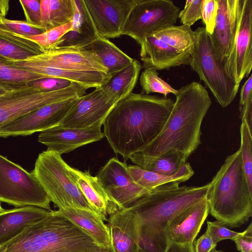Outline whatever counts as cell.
I'll list each match as a JSON object with an SVG mask.
<instances>
[{"mask_svg": "<svg viewBox=\"0 0 252 252\" xmlns=\"http://www.w3.org/2000/svg\"><path fill=\"white\" fill-rule=\"evenodd\" d=\"M209 214V204L206 198L179 212L166 228L168 243L193 245Z\"/></svg>", "mask_w": 252, "mask_h": 252, "instance_id": "19", "label": "cell"}, {"mask_svg": "<svg viewBox=\"0 0 252 252\" xmlns=\"http://www.w3.org/2000/svg\"><path fill=\"white\" fill-rule=\"evenodd\" d=\"M217 1V15L214 30L211 36L217 58L224 65L227 74L232 78L233 52L240 2V0Z\"/></svg>", "mask_w": 252, "mask_h": 252, "instance_id": "11", "label": "cell"}, {"mask_svg": "<svg viewBox=\"0 0 252 252\" xmlns=\"http://www.w3.org/2000/svg\"><path fill=\"white\" fill-rule=\"evenodd\" d=\"M87 89L72 82L54 91L45 92L31 85L9 91L0 96V128L45 105L83 95Z\"/></svg>", "mask_w": 252, "mask_h": 252, "instance_id": "9", "label": "cell"}, {"mask_svg": "<svg viewBox=\"0 0 252 252\" xmlns=\"http://www.w3.org/2000/svg\"><path fill=\"white\" fill-rule=\"evenodd\" d=\"M210 252H224L222 251L217 250L216 248L212 249Z\"/></svg>", "mask_w": 252, "mask_h": 252, "instance_id": "53", "label": "cell"}, {"mask_svg": "<svg viewBox=\"0 0 252 252\" xmlns=\"http://www.w3.org/2000/svg\"><path fill=\"white\" fill-rule=\"evenodd\" d=\"M72 176L85 197L95 212L105 221L119 208L103 188L96 176L89 171L71 168Z\"/></svg>", "mask_w": 252, "mask_h": 252, "instance_id": "24", "label": "cell"}, {"mask_svg": "<svg viewBox=\"0 0 252 252\" xmlns=\"http://www.w3.org/2000/svg\"><path fill=\"white\" fill-rule=\"evenodd\" d=\"M180 184L171 182L156 187L129 207L139 224V252H164L169 222L182 210L205 198L210 182L199 187Z\"/></svg>", "mask_w": 252, "mask_h": 252, "instance_id": "3", "label": "cell"}, {"mask_svg": "<svg viewBox=\"0 0 252 252\" xmlns=\"http://www.w3.org/2000/svg\"><path fill=\"white\" fill-rule=\"evenodd\" d=\"M96 252H114V251L111 246L110 247L108 248L100 247L99 249L97 251H96Z\"/></svg>", "mask_w": 252, "mask_h": 252, "instance_id": "50", "label": "cell"}, {"mask_svg": "<svg viewBox=\"0 0 252 252\" xmlns=\"http://www.w3.org/2000/svg\"><path fill=\"white\" fill-rule=\"evenodd\" d=\"M157 70L145 68L142 72L140 77V84L143 93L149 94L152 93H158L167 97L169 94H173L175 95L178 93V90L172 88L169 84L165 82L158 76Z\"/></svg>", "mask_w": 252, "mask_h": 252, "instance_id": "35", "label": "cell"}, {"mask_svg": "<svg viewBox=\"0 0 252 252\" xmlns=\"http://www.w3.org/2000/svg\"><path fill=\"white\" fill-rule=\"evenodd\" d=\"M239 111L241 121L246 122L252 129V97H250L243 106L239 107Z\"/></svg>", "mask_w": 252, "mask_h": 252, "instance_id": "46", "label": "cell"}, {"mask_svg": "<svg viewBox=\"0 0 252 252\" xmlns=\"http://www.w3.org/2000/svg\"><path fill=\"white\" fill-rule=\"evenodd\" d=\"M217 245V244L213 241L206 231L194 242L193 248L195 252H210L212 249L216 248Z\"/></svg>", "mask_w": 252, "mask_h": 252, "instance_id": "45", "label": "cell"}, {"mask_svg": "<svg viewBox=\"0 0 252 252\" xmlns=\"http://www.w3.org/2000/svg\"><path fill=\"white\" fill-rule=\"evenodd\" d=\"M203 0H186L184 9L178 14L182 25L191 27L195 22L202 19Z\"/></svg>", "mask_w": 252, "mask_h": 252, "instance_id": "39", "label": "cell"}, {"mask_svg": "<svg viewBox=\"0 0 252 252\" xmlns=\"http://www.w3.org/2000/svg\"><path fill=\"white\" fill-rule=\"evenodd\" d=\"M57 211L83 230L99 247H111L109 228L97 214L77 208L59 209Z\"/></svg>", "mask_w": 252, "mask_h": 252, "instance_id": "26", "label": "cell"}, {"mask_svg": "<svg viewBox=\"0 0 252 252\" xmlns=\"http://www.w3.org/2000/svg\"><path fill=\"white\" fill-rule=\"evenodd\" d=\"M142 68L139 62L133 59L131 63L111 76L102 87L119 101L132 93Z\"/></svg>", "mask_w": 252, "mask_h": 252, "instance_id": "31", "label": "cell"}, {"mask_svg": "<svg viewBox=\"0 0 252 252\" xmlns=\"http://www.w3.org/2000/svg\"><path fill=\"white\" fill-rule=\"evenodd\" d=\"M207 227L206 231L216 244L226 239L232 240L240 233L230 230L224 224L218 220L207 221Z\"/></svg>", "mask_w": 252, "mask_h": 252, "instance_id": "40", "label": "cell"}, {"mask_svg": "<svg viewBox=\"0 0 252 252\" xmlns=\"http://www.w3.org/2000/svg\"><path fill=\"white\" fill-rule=\"evenodd\" d=\"M107 221L114 252H139V224L132 210H119L110 215Z\"/></svg>", "mask_w": 252, "mask_h": 252, "instance_id": "20", "label": "cell"}, {"mask_svg": "<svg viewBox=\"0 0 252 252\" xmlns=\"http://www.w3.org/2000/svg\"><path fill=\"white\" fill-rule=\"evenodd\" d=\"M71 168L61 155L46 150L39 154L32 172L59 209L77 208L96 213L76 184Z\"/></svg>", "mask_w": 252, "mask_h": 252, "instance_id": "6", "label": "cell"}, {"mask_svg": "<svg viewBox=\"0 0 252 252\" xmlns=\"http://www.w3.org/2000/svg\"><path fill=\"white\" fill-rule=\"evenodd\" d=\"M179 12L180 8L170 0H136L123 35L141 45L147 37L174 26Z\"/></svg>", "mask_w": 252, "mask_h": 252, "instance_id": "10", "label": "cell"}, {"mask_svg": "<svg viewBox=\"0 0 252 252\" xmlns=\"http://www.w3.org/2000/svg\"><path fill=\"white\" fill-rule=\"evenodd\" d=\"M102 124L103 122H99L83 128L64 127L58 125L40 132L38 141L46 146L47 150L61 155L101 140L104 137L101 128Z\"/></svg>", "mask_w": 252, "mask_h": 252, "instance_id": "16", "label": "cell"}, {"mask_svg": "<svg viewBox=\"0 0 252 252\" xmlns=\"http://www.w3.org/2000/svg\"><path fill=\"white\" fill-rule=\"evenodd\" d=\"M172 110L159 133L141 151L157 157L177 153L187 162L201 143V126L212 101L206 89L192 82L178 90Z\"/></svg>", "mask_w": 252, "mask_h": 252, "instance_id": "2", "label": "cell"}, {"mask_svg": "<svg viewBox=\"0 0 252 252\" xmlns=\"http://www.w3.org/2000/svg\"><path fill=\"white\" fill-rule=\"evenodd\" d=\"M78 97L46 105L0 128V137L27 136L59 125Z\"/></svg>", "mask_w": 252, "mask_h": 252, "instance_id": "13", "label": "cell"}, {"mask_svg": "<svg viewBox=\"0 0 252 252\" xmlns=\"http://www.w3.org/2000/svg\"><path fill=\"white\" fill-rule=\"evenodd\" d=\"M25 61L66 70L98 71L107 73V70L99 58L86 49L65 48L55 49Z\"/></svg>", "mask_w": 252, "mask_h": 252, "instance_id": "17", "label": "cell"}, {"mask_svg": "<svg viewBox=\"0 0 252 252\" xmlns=\"http://www.w3.org/2000/svg\"><path fill=\"white\" fill-rule=\"evenodd\" d=\"M237 249L241 252H252V223L247 228L232 240Z\"/></svg>", "mask_w": 252, "mask_h": 252, "instance_id": "44", "label": "cell"}, {"mask_svg": "<svg viewBox=\"0 0 252 252\" xmlns=\"http://www.w3.org/2000/svg\"><path fill=\"white\" fill-rule=\"evenodd\" d=\"M3 25L9 31L17 34L28 37L39 35L45 32L41 27L31 24L26 21L1 19Z\"/></svg>", "mask_w": 252, "mask_h": 252, "instance_id": "38", "label": "cell"}, {"mask_svg": "<svg viewBox=\"0 0 252 252\" xmlns=\"http://www.w3.org/2000/svg\"><path fill=\"white\" fill-rule=\"evenodd\" d=\"M0 30H7L9 31L2 24L1 19H0Z\"/></svg>", "mask_w": 252, "mask_h": 252, "instance_id": "52", "label": "cell"}, {"mask_svg": "<svg viewBox=\"0 0 252 252\" xmlns=\"http://www.w3.org/2000/svg\"><path fill=\"white\" fill-rule=\"evenodd\" d=\"M72 22H70L50 29L39 35L26 37L35 42L44 52L56 49L57 45L62 37L72 29Z\"/></svg>", "mask_w": 252, "mask_h": 252, "instance_id": "37", "label": "cell"}, {"mask_svg": "<svg viewBox=\"0 0 252 252\" xmlns=\"http://www.w3.org/2000/svg\"><path fill=\"white\" fill-rule=\"evenodd\" d=\"M118 99L102 86L78 97L59 125L64 127L83 128L103 122Z\"/></svg>", "mask_w": 252, "mask_h": 252, "instance_id": "14", "label": "cell"}, {"mask_svg": "<svg viewBox=\"0 0 252 252\" xmlns=\"http://www.w3.org/2000/svg\"><path fill=\"white\" fill-rule=\"evenodd\" d=\"M142 68L169 70L181 65H189L192 51L181 52L152 34L140 45Z\"/></svg>", "mask_w": 252, "mask_h": 252, "instance_id": "21", "label": "cell"}, {"mask_svg": "<svg viewBox=\"0 0 252 252\" xmlns=\"http://www.w3.org/2000/svg\"><path fill=\"white\" fill-rule=\"evenodd\" d=\"M153 35L181 52L192 51L195 41L194 31L190 27L184 25H174Z\"/></svg>", "mask_w": 252, "mask_h": 252, "instance_id": "34", "label": "cell"}, {"mask_svg": "<svg viewBox=\"0 0 252 252\" xmlns=\"http://www.w3.org/2000/svg\"><path fill=\"white\" fill-rule=\"evenodd\" d=\"M44 53L35 42L10 31L0 30V55L12 61L25 60Z\"/></svg>", "mask_w": 252, "mask_h": 252, "instance_id": "27", "label": "cell"}, {"mask_svg": "<svg viewBox=\"0 0 252 252\" xmlns=\"http://www.w3.org/2000/svg\"><path fill=\"white\" fill-rule=\"evenodd\" d=\"M209 213L226 227H239L252 216V190L239 149L228 156L210 182L206 197Z\"/></svg>", "mask_w": 252, "mask_h": 252, "instance_id": "4", "label": "cell"}, {"mask_svg": "<svg viewBox=\"0 0 252 252\" xmlns=\"http://www.w3.org/2000/svg\"><path fill=\"white\" fill-rule=\"evenodd\" d=\"M136 165L147 171L165 175L176 173L186 162L176 152H167L152 157L137 152L129 158Z\"/></svg>", "mask_w": 252, "mask_h": 252, "instance_id": "30", "label": "cell"}, {"mask_svg": "<svg viewBox=\"0 0 252 252\" xmlns=\"http://www.w3.org/2000/svg\"><path fill=\"white\" fill-rule=\"evenodd\" d=\"M41 26L46 31L72 21V0H40Z\"/></svg>", "mask_w": 252, "mask_h": 252, "instance_id": "32", "label": "cell"}, {"mask_svg": "<svg viewBox=\"0 0 252 252\" xmlns=\"http://www.w3.org/2000/svg\"><path fill=\"white\" fill-rule=\"evenodd\" d=\"M10 91H12V90L0 86V96Z\"/></svg>", "mask_w": 252, "mask_h": 252, "instance_id": "51", "label": "cell"}, {"mask_svg": "<svg viewBox=\"0 0 252 252\" xmlns=\"http://www.w3.org/2000/svg\"><path fill=\"white\" fill-rule=\"evenodd\" d=\"M22 69L37 73L45 78H55L68 80L79 84L87 89L96 88L107 82L110 76L107 73L98 71L71 70L44 66L25 60L13 61Z\"/></svg>", "mask_w": 252, "mask_h": 252, "instance_id": "25", "label": "cell"}, {"mask_svg": "<svg viewBox=\"0 0 252 252\" xmlns=\"http://www.w3.org/2000/svg\"><path fill=\"white\" fill-rule=\"evenodd\" d=\"M3 210L4 209L1 207V204L0 203V213L2 212Z\"/></svg>", "mask_w": 252, "mask_h": 252, "instance_id": "54", "label": "cell"}, {"mask_svg": "<svg viewBox=\"0 0 252 252\" xmlns=\"http://www.w3.org/2000/svg\"><path fill=\"white\" fill-rule=\"evenodd\" d=\"M100 247L83 230L52 210L0 247V252H96Z\"/></svg>", "mask_w": 252, "mask_h": 252, "instance_id": "5", "label": "cell"}, {"mask_svg": "<svg viewBox=\"0 0 252 252\" xmlns=\"http://www.w3.org/2000/svg\"><path fill=\"white\" fill-rule=\"evenodd\" d=\"M96 177L120 210L130 207L150 190L138 185L130 175L126 163L115 158L107 161Z\"/></svg>", "mask_w": 252, "mask_h": 252, "instance_id": "12", "label": "cell"}, {"mask_svg": "<svg viewBox=\"0 0 252 252\" xmlns=\"http://www.w3.org/2000/svg\"><path fill=\"white\" fill-rule=\"evenodd\" d=\"M0 202L52 211L51 201L32 172L0 155Z\"/></svg>", "mask_w": 252, "mask_h": 252, "instance_id": "8", "label": "cell"}, {"mask_svg": "<svg viewBox=\"0 0 252 252\" xmlns=\"http://www.w3.org/2000/svg\"><path fill=\"white\" fill-rule=\"evenodd\" d=\"M218 5L217 0H203L202 20L206 31L212 34L215 26Z\"/></svg>", "mask_w": 252, "mask_h": 252, "instance_id": "41", "label": "cell"}, {"mask_svg": "<svg viewBox=\"0 0 252 252\" xmlns=\"http://www.w3.org/2000/svg\"><path fill=\"white\" fill-rule=\"evenodd\" d=\"M50 211L34 206L4 209L0 213V247L44 218Z\"/></svg>", "mask_w": 252, "mask_h": 252, "instance_id": "23", "label": "cell"}, {"mask_svg": "<svg viewBox=\"0 0 252 252\" xmlns=\"http://www.w3.org/2000/svg\"><path fill=\"white\" fill-rule=\"evenodd\" d=\"M164 252H195L193 245H182L168 242Z\"/></svg>", "mask_w": 252, "mask_h": 252, "instance_id": "48", "label": "cell"}, {"mask_svg": "<svg viewBox=\"0 0 252 252\" xmlns=\"http://www.w3.org/2000/svg\"><path fill=\"white\" fill-rule=\"evenodd\" d=\"M241 145L239 148L242 165L250 189L252 190V129L242 121L240 126Z\"/></svg>", "mask_w": 252, "mask_h": 252, "instance_id": "36", "label": "cell"}, {"mask_svg": "<svg viewBox=\"0 0 252 252\" xmlns=\"http://www.w3.org/2000/svg\"><path fill=\"white\" fill-rule=\"evenodd\" d=\"M240 9L233 52L232 77L239 85L252 71V0H240Z\"/></svg>", "mask_w": 252, "mask_h": 252, "instance_id": "18", "label": "cell"}, {"mask_svg": "<svg viewBox=\"0 0 252 252\" xmlns=\"http://www.w3.org/2000/svg\"><path fill=\"white\" fill-rule=\"evenodd\" d=\"M45 77L19 67L13 61L0 55V86L14 90L26 87L33 81Z\"/></svg>", "mask_w": 252, "mask_h": 252, "instance_id": "33", "label": "cell"}, {"mask_svg": "<svg viewBox=\"0 0 252 252\" xmlns=\"http://www.w3.org/2000/svg\"><path fill=\"white\" fill-rule=\"evenodd\" d=\"M175 100L131 93L119 101L103 122V133L114 152L126 162L159 133Z\"/></svg>", "mask_w": 252, "mask_h": 252, "instance_id": "1", "label": "cell"}, {"mask_svg": "<svg viewBox=\"0 0 252 252\" xmlns=\"http://www.w3.org/2000/svg\"><path fill=\"white\" fill-rule=\"evenodd\" d=\"M74 15L72 29L58 43L56 49H85L98 37V33L83 0H72Z\"/></svg>", "mask_w": 252, "mask_h": 252, "instance_id": "22", "label": "cell"}, {"mask_svg": "<svg viewBox=\"0 0 252 252\" xmlns=\"http://www.w3.org/2000/svg\"><path fill=\"white\" fill-rule=\"evenodd\" d=\"M98 32L106 38L123 35L136 0H83Z\"/></svg>", "mask_w": 252, "mask_h": 252, "instance_id": "15", "label": "cell"}, {"mask_svg": "<svg viewBox=\"0 0 252 252\" xmlns=\"http://www.w3.org/2000/svg\"><path fill=\"white\" fill-rule=\"evenodd\" d=\"M19 2L26 21L33 25L42 27L40 0H20Z\"/></svg>", "mask_w": 252, "mask_h": 252, "instance_id": "42", "label": "cell"}, {"mask_svg": "<svg viewBox=\"0 0 252 252\" xmlns=\"http://www.w3.org/2000/svg\"><path fill=\"white\" fill-rule=\"evenodd\" d=\"M71 83V81L63 79L45 78L34 81L29 85L36 86L43 91L50 92L66 88Z\"/></svg>", "mask_w": 252, "mask_h": 252, "instance_id": "43", "label": "cell"}, {"mask_svg": "<svg viewBox=\"0 0 252 252\" xmlns=\"http://www.w3.org/2000/svg\"><path fill=\"white\" fill-rule=\"evenodd\" d=\"M195 41L189 65L209 89L218 103L226 107L233 101L239 86L226 73L217 58L211 34L204 27L194 31Z\"/></svg>", "mask_w": 252, "mask_h": 252, "instance_id": "7", "label": "cell"}, {"mask_svg": "<svg viewBox=\"0 0 252 252\" xmlns=\"http://www.w3.org/2000/svg\"><path fill=\"white\" fill-rule=\"evenodd\" d=\"M9 7V0H0V19L5 18Z\"/></svg>", "mask_w": 252, "mask_h": 252, "instance_id": "49", "label": "cell"}, {"mask_svg": "<svg viewBox=\"0 0 252 252\" xmlns=\"http://www.w3.org/2000/svg\"><path fill=\"white\" fill-rule=\"evenodd\" d=\"M85 49L92 51L99 58L110 77L125 68L133 60L113 42L100 34Z\"/></svg>", "mask_w": 252, "mask_h": 252, "instance_id": "28", "label": "cell"}, {"mask_svg": "<svg viewBox=\"0 0 252 252\" xmlns=\"http://www.w3.org/2000/svg\"><path fill=\"white\" fill-rule=\"evenodd\" d=\"M128 170L133 180L148 190L169 183L186 182L194 173L190 163L187 162L176 173L172 175H165L147 171L136 165H128Z\"/></svg>", "mask_w": 252, "mask_h": 252, "instance_id": "29", "label": "cell"}, {"mask_svg": "<svg viewBox=\"0 0 252 252\" xmlns=\"http://www.w3.org/2000/svg\"><path fill=\"white\" fill-rule=\"evenodd\" d=\"M252 75H251L241 88L239 107L243 106L250 97H252Z\"/></svg>", "mask_w": 252, "mask_h": 252, "instance_id": "47", "label": "cell"}]
</instances>
